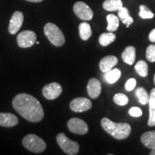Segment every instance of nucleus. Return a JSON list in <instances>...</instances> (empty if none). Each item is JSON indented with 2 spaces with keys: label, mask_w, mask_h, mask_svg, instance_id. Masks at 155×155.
Masks as SVG:
<instances>
[{
  "label": "nucleus",
  "mask_w": 155,
  "mask_h": 155,
  "mask_svg": "<svg viewBox=\"0 0 155 155\" xmlns=\"http://www.w3.org/2000/svg\"><path fill=\"white\" fill-rule=\"evenodd\" d=\"M44 33L52 45L61 47L65 44V39L63 32L53 23H47L44 27Z\"/></svg>",
  "instance_id": "nucleus-3"
},
{
  "label": "nucleus",
  "mask_w": 155,
  "mask_h": 155,
  "mask_svg": "<svg viewBox=\"0 0 155 155\" xmlns=\"http://www.w3.org/2000/svg\"><path fill=\"white\" fill-rule=\"evenodd\" d=\"M87 92L91 98L96 99L101 93V83L98 79L91 78L87 86Z\"/></svg>",
  "instance_id": "nucleus-12"
},
{
  "label": "nucleus",
  "mask_w": 155,
  "mask_h": 155,
  "mask_svg": "<svg viewBox=\"0 0 155 155\" xmlns=\"http://www.w3.org/2000/svg\"><path fill=\"white\" fill-rule=\"evenodd\" d=\"M24 21V15L19 11L15 12L11 17L9 25V32L12 35L17 34V32L21 28Z\"/></svg>",
  "instance_id": "nucleus-11"
},
{
  "label": "nucleus",
  "mask_w": 155,
  "mask_h": 155,
  "mask_svg": "<svg viewBox=\"0 0 155 155\" xmlns=\"http://www.w3.org/2000/svg\"><path fill=\"white\" fill-rule=\"evenodd\" d=\"M101 124L108 134L119 140L127 139L131 134V127L127 123H115L108 118H103Z\"/></svg>",
  "instance_id": "nucleus-2"
},
{
  "label": "nucleus",
  "mask_w": 155,
  "mask_h": 155,
  "mask_svg": "<svg viewBox=\"0 0 155 155\" xmlns=\"http://www.w3.org/2000/svg\"><path fill=\"white\" fill-rule=\"evenodd\" d=\"M149 104H150V116H152L155 111V88L151 91Z\"/></svg>",
  "instance_id": "nucleus-28"
},
{
  "label": "nucleus",
  "mask_w": 155,
  "mask_h": 155,
  "mask_svg": "<svg viewBox=\"0 0 155 155\" xmlns=\"http://www.w3.org/2000/svg\"><path fill=\"white\" fill-rule=\"evenodd\" d=\"M37 41L35 32L30 30H25L18 34L17 37V42L19 47L28 48L34 45Z\"/></svg>",
  "instance_id": "nucleus-6"
},
{
  "label": "nucleus",
  "mask_w": 155,
  "mask_h": 155,
  "mask_svg": "<svg viewBox=\"0 0 155 155\" xmlns=\"http://www.w3.org/2000/svg\"><path fill=\"white\" fill-rule=\"evenodd\" d=\"M19 120L15 114L0 113V126L4 127H13L18 124Z\"/></svg>",
  "instance_id": "nucleus-13"
},
{
  "label": "nucleus",
  "mask_w": 155,
  "mask_h": 155,
  "mask_svg": "<svg viewBox=\"0 0 155 155\" xmlns=\"http://www.w3.org/2000/svg\"><path fill=\"white\" fill-rule=\"evenodd\" d=\"M135 71L141 77H147L148 75V65L144 61H139L135 65Z\"/></svg>",
  "instance_id": "nucleus-24"
},
{
  "label": "nucleus",
  "mask_w": 155,
  "mask_h": 155,
  "mask_svg": "<svg viewBox=\"0 0 155 155\" xmlns=\"http://www.w3.org/2000/svg\"><path fill=\"white\" fill-rule=\"evenodd\" d=\"M136 85H137V81H136L134 78H130L127 81V83H126L125 88L128 91H131L133 89H134Z\"/></svg>",
  "instance_id": "nucleus-29"
},
{
  "label": "nucleus",
  "mask_w": 155,
  "mask_h": 155,
  "mask_svg": "<svg viewBox=\"0 0 155 155\" xmlns=\"http://www.w3.org/2000/svg\"><path fill=\"white\" fill-rule=\"evenodd\" d=\"M149 39H150L151 42H155V29L150 32V35H149Z\"/></svg>",
  "instance_id": "nucleus-32"
},
{
  "label": "nucleus",
  "mask_w": 155,
  "mask_h": 155,
  "mask_svg": "<svg viewBox=\"0 0 155 155\" xmlns=\"http://www.w3.org/2000/svg\"><path fill=\"white\" fill-rule=\"evenodd\" d=\"M150 155H155V149L152 150V152H150Z\"/></svg>",
  "instance_id": "nucleus-34"
},
{
  "label": "nucleus",
  "mask_w": 155,
  "mask_h": 155,
  "mask_svg": "<svg viewBox=\"0 0 155 155\" xmlns=\"http://www.w3.org/2000/svg\"><path fill=\"white\" fill-rule=\"evenodd\" d=\"M12 106L19 115L30 122L37 123L44 117V110L41 104L30 94H17L12 101Z\"/></svg>",
  "instance_id": "nucleus-1"
},
{
  "label": "nucleus",
  "mask_w": 155,
  "mask_h": 155,
  "mask_svg": "<svg viewBox=\"0 0 155 155\" xmlns=\"http://www.w3.org/2000/svg\"><path fill=\"white\" fill-rule=\"evenodd\" d=\"M116 38V35L114 34L113 32H105V33L101 35L98 41H99L101 45L106 47V46H108V45L112 43L114 41H115Z\"/></svg>",
  "instance_id": "nucleus-22"
},
{
  "label": "nucleus",
  "mask_w": 155,
  "mask_h": 155,
  "mask_svg": "<svg viewBox=\"0 0 155 155\" xmlns=\"http://www.w3.org/2000/svg\"><path fill=\"white\" fill-rule=\"evenodd\" d=\"M73 11L75 15L82 20H91L94 17V12L92 9L83 2H77L73 6Z\"/></svg>",
  "instance_id": "nucleus-8"
},
{
  "label": "nucleus",
  "mask_w": 155,
  "mask_h": 155,
  "mask_svg": "<svg viewBox=\"0 0 155 155\" xmlns=\"http://www.w3.org/2000/svg\"><path fill=\"white\" fill-rule=\"evenodd\" d=\"M108 22V26L106 30L108 32H115L118 30L119 26V18L113 14L108 15L106 17Z\"/></svg>",
  "instance_id": "nucleus-21"
},
{
  "label": "nucleus",
  "mask_w": 155,
  "mask_h": 155,
  "mask_svg": "<svg viewBox=\"0 0 155 155\" xmlns=\"http://www.w3.org/2000/svg\"><path fill=\"white\" fill-rule=\"evenodd\" d=\"M114 101L117 105L123 106L127 105L129 103V98H128L127 95L120 93V94H116L114 95Z\"/></svg>",
  "instance_id": "nucleus-25"
},
{
  "label": "nucleus",
  "mask_w": 155,
  "mask_h": 155,
  "mask_svg": "<svg viewBox=\"0 0 155 155\" xmlns=\"http://www.w3.org/2000/svg\"><path fill=\"white\" fill-rule=\"evenodd\" d=\"M122 59L128 65H132L134 63L136 58V49L133 46H128L124 51L122 53Z\"/></svg>",
  "instance_id": "nucleus-16"
},
{
  "label": "nucleus",
  "mask_w": 155,
  "mask_h": 155,
  "mask_svg": "<svg viewBox=\"0 0 155 155\" xmlns=\"http://www.w3.org/2000/svg\"><path fill=\"white\" fill-rule=\"evenodd\" d=\"M123 7L121 0H106L103 3V7L106 11L114 12L119 10Z\"/></svg>",
  "instance_id": "nucleus-19"
},
{
  "label": "nucleus",
  "mask_w": 155,
  "mask_h": 155,
  "mask_svg": "<svg viewBox=\"0 0 155 155\" xmlns=\"http://www.w3.org/2000/svg\"><path fill=\"white\" fill-rule=\"evenodd\" d=\"M118 15L119 18L121 19L122 23H124L127 28H129L134 22V19L129 14V10L127 7H122L118 10Z\"/></svg>",
  "instance_id": "nucleus-17"
},
{
  "label": "nucleus",
  "mask_w": 155,
  "mask_h": 155,
  "mask_svg": "<svg viewBox=\"0 0 155 155\" xmlns=\"http://www.w3.org/2000/svg\"><path fill=\"white\" fill-rule=\"evenodd\" d=\"M118 59L114 55L106 56L102 58L99 63L100 70L103 73H106L111 70L115 65H117Z\"/></svg>",
  "instance_id": "nucleus-14"
},
{
  "label": "nucleus",
  "mask_w": 155,
  "mask_h": 155,
  "mask_svg": "<svg viewBox=\"0 0 155 155\" xmlns=\"http://www.w3.org/2000/svg\"><path fill=\"white\" fill-rule=\"evenodd\" d=\"M69 131L79 135L86 134L88 132V126L83 120L78 118H72L68 122Z\"/></svg>",
  "instance_id": "nucleus-7"
},
{
  "label": "nucleus",
  "mask_w": 155,
  "mask_h": 155,
  "mask_svg": "<svg viewBox=\"0 0 155 155\" xmlns=\"http://www.w3.org/2000/svg\"><path fill=\"white\" fill-rule=\"evenodd\" d=\"M56 140L58 145L67 154L75 155L79 152V144L76 141L69 139L65 134L60 133L57 135Z\"/></svg>",
  "instance_id": "nucleus-5"
},
{
  "label": "nucleus",
  "mask_w": 155,
  "mask_h": 155,
  "mask_svg": "<svg viewBox=\"0 0 155 155\" xmlns=\"http://www.w3.org/2000/svg\"><path fill=\"white\" fill-rule=\"evenodd\" d=\"M141 141L147 148L155 149V131H147L141 136Z\"/></svg>",
  "instance_id": "nucleus-15"
},
{
  "label": "nucleus",
  "mask_w": 155,
  "mask_h": 155,
  "mask_svg": "<svg viewBox=\"0 0 155 155\" xmlns=\"http://www.w3.org/2000/svg\"><path fill=\"white\" fill-rule=\"evenodd\" d=\"M63 91L62 86L58 83H51L45 85L42 88V94L48 100H54L58 98Z\"/></svg>",
  "instance_id": "nucleus-10"
},
{
  "label": "nucleus",
  "mask_w": 155,
  "mask_h": 155,
  "mask_svg": "<svg viewBox=\"0 0 155 155\" xmlns=\"http://www.w3.org/2000/svg\"><path fill=\"white\" fill-rule=\"evenodd\" d=\"M154 84H155V75H154Z\"/></svg>",
  "instance_id": "nucleus-35"
},
{
  "label": "nucleus",
  "mask_w": 155,
  "mask_h": 155,
  "mask_svg": "<svg viewBox=\"0 0 155 155\" xmlns=\"http://www.w3.org/2000/svg\"><path fill=\"white\" fill-rule=\"evenodd\" d=\"M79 35L81 38L84 41L88 40L92 35V30L90 25L86 22H83L79 25Z\"/></svg>",
  "instance_id": "nucleus-18"
},
{
  "label": "nucleus",
  "mask_w": 155,
  "mask_h": 155,
  "mask_svg": "<svg viewBox=\"0 0 155 155\" xmlns=\"http://www.w3.org/2000/svg\"><path fill=\"white\" fill-rule=\"evenodd\" d=\"M148 125L150 127H155V111L152 116H150L148 121Z\"/></svg>",
  "instance_id": "nucleus-31"
},
{
  "label": "nucleus",
  "mask_w": 155,
  "mask_h": 155,
  "mask_svg": "<svg viewBox=\"0 0 155 155\" xmlns=\"http://www.w3.org/2000/svg\"><path fill=\"white\" fill-rule=\"evenodd\" d=\"M139 9H140V11H139V15L141 19H152L154 17V14L152 12L147 6L140 5Z\"/></svg>",
  "instance_id": "nucleus-26"
},
{
  "label": "nucleus",
  "mask_w": 155,
  "mask_h": 155,
  "mask_svg": "<svg viewBox=\"0 0 155 155\" xmlns=\"http://www.w3.org/2000/svg\"><path fill=\"white\" fill-rule=\"evenodd\" d=\"M147 59L150 62H155V45H150L146 50Z\"/></svg>",
  "instance_id": "nucleus-27"
},
{
  "label": "nucleus",
  "mask_w": 155,
  "mask_h": 155,
  "mask_svg": "<svg viewBox=\"0 0 155 155\" xmlns=\"http://www.w3.org/2000/svg\"><path fill=\"white\" fill-rule=\"evenodd\" d=\"M129 114L133 117H139L142 115V111L139 107H132L129 109Z\"/></svg>",
  "instance_id": "nucleus-30"
},
{
  "label": "nucleus",
  "mask_w": 155,
  "mask_h": 155,
  "mask_svg": "<svg viewBox=\"0 0 155 155\" xmlns=\"http://www.w3.org/2000/svg\"><path fill=\"white\" fill-rule=\"evenodd\" d=\"M36 43L38 44V45H39V44H40V42H36Z\"/></svg>",
  "instance_id": "nucleus-36"
},
{
  "label": "nucleus",
  "mask_w": 155,
  "mask_h": 155,
  "mask_svg": "<svg viewBox=\"0 0 155 155\" xmlns=\"http://www.w3.org/2000/svg\"><path fill=\"white\" fill-rule=\"evenodd\" d=\"M26 1L30 2H41L43 1V0H26Z\"/></svg>",
  "instance_id": "nucleus-33"
},
{
  "label": "nucleus",
  "mask_w": 155,
  "mask_h": 155,
  "mask_svg": "<svg viewBox=\"0 0 155 155\" xmlns=\"http://www.w3.org/2000/svg\"><path fill=\"white\" fill-rule=\"evenodd\" d=\"M92 107L91 101L88 98L80 97L76 98L71 101L70 104V108L73 111L77 112V113H81L88 111Z\"/></svg>",
  "instance_id": "nucleus-9"
},
{
  "label": "nucleus",
  "mask_w": 155,
  "mask_h": 155,
  "mask_svg": "<svg viewBox=\"0 0 155 155\" xmlns=\"http://www.w3.org/2000/svg\"><path fill=\"white\" fill-rule=\"evenodd\" d=\"M121 72L119 69L114 68L110 70L109 71L106 73L105 79L108 83L113 84L115 83L121 78Z\"/></svg>",
  "instance_id": "nucleus-20"
},
{
  "label": "nucleus",
  "mask_w": 155,
  "mask_h": 155,
  "mask_svg": "<svg viewBox=\"0 0 155 155\" xmlns=\"http://www.w3.org/2000/svg\"><path fill=\"white\" fill-rule=\"evenodd\" d=\"M135 95L137 98H138L139 102L142 105H146L149 104L150 101V95L147 90L144 88H139L136 90Z\"/></svg>",
  "instance_id": "nucleus-23"
},
{
  "label": "nucleus",
  "mask_w": 155,
  "mask_h": 155,
  "mask_svg": "<svg viewBox=\"0 0 155 155\" xmlns=\"http://www.w3.org/2000/svg\"><path fill=\"white\" fill-rule=\"evenodd\" d=\"M22 142L25 148L36 154L43 152L46 149L45 141L40 137L33 134H30L25 136Z\"/></svg>",
  "instance_id": "nucleus-4"
}]
</instances>
